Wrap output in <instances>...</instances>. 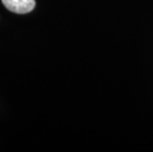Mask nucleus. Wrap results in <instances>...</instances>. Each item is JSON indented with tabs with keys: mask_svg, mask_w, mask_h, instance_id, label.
I'll return each mask as SVG.
<instances>
[{
	"mask_svg": "<svg viewBox=\"0 0 153 152\" xmlns=\"http://www.w3.org/2000/svg\"><path fill=\"white\" fill-rule=\"evenodd\" d=\"M2 3L9 11L17 14L31 12L36 6L35 0H2Z\"/></svg>",
	"mask_w": 153,
	"mask_h": 152,
	"instance_id": "obj_1",
	"label": "nucleus"
}]
</instances>
